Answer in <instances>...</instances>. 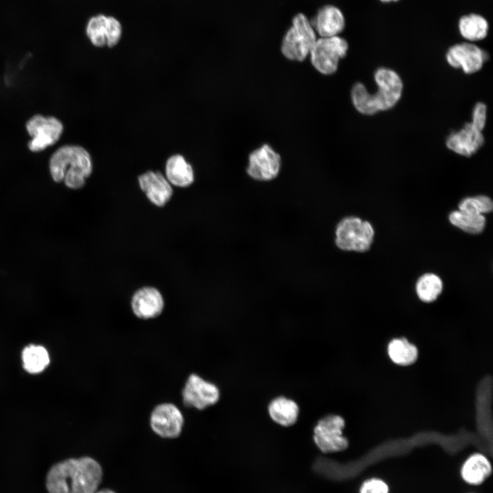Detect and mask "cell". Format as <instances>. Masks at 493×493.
<instances>
[{"label":"cell","mask_w":493,"mask_h":493,"mask_svg":"<svg viewBox=\"0 0 493 493\" xmlns=\"http://www.w3.org/2000/svg\"><path fill=\"white\" fill-rule=\"evenodd\" d=\"M484 142L482 131L468 122L465 123L461 129L448 136L446 145L448 149L458 155L471 157L483 145Z\"/></svg>","instance_id":"obj_16"},{"label":"cell","mask_w":493,"mask_h":493,"mask_svg":"<svg viewBox=\"0 0 493 493\" xmlns=\"http://www.w3.org/2000/svg\"><path fill=\"white\" fill-rule=\"evenodd\" d=\"M26 129L31 137L28 142L29 149L32 152H40L58 141L64 127L62 122L54 116L36 114L27 121Z\"/></svg>","instance_id":"obj_8"},{"label":"cell","mask_w":493,"mask_h":493,"mask_svg":"<svg viewBox=\"0 0 493 493\" xmlns=\"http://www.w3.org/2000/svg\"><path fill=\"white\" fill-rule=\"evenodd\" d=\"M317 38L311 21L304 14L298 13L283 38L281 53L290 60L302 62L309 55Z\"/></svg>","instance_id":"obj_4"},{"label":"cell","mask_w":493,"mask_h":493,"mask_svg":"<svg viewBox=\"0 0 493 493\" xmlns=\"http://www.w3.org/2000/svg\"><path fill=\"white\" fill-rule=\"evenodd\" d=\"M181 396L185 406L203 410L218 401L220 391L213 383L191 374L182 389Z\"/></svg>","instance_id":"obj_10"},{"label":"cell","mask_w":493,"mask_h":493,"mask_svg":"<svg viewBox=\"0 0 493 493\" xmlns=\"http://www.w3.org/2000/svg\"><path fill=\"white\" fill-rule=\"evenodd\" d=\"M443 290L441 278L434 273L421 275L416 283V292L419 299L425 303L435 301Z\"/></svg>","instance_id":"obj_24"},{"label":"cell","mask_w":493,"mask_h":493,"mask_svg":"<svg viewBox=\"0 0 493 493\" xmlns=\"http://www.w3.org/2000/svg\"><path fill=\"white\" fill-rule=\"evenodd\" d=\"M492 466L489 460L479 453L470 456L464 463L461 475L462 479L470 485L482 483L491 474Z\"/></svg>","instance_id":"obj_21"},{"label":"cell","mask_w":493,"mask_h":493,"mask_svg":"<svg viewBox=\"0 0 493 493\" xmlns=\"http://www.w3.org/2000/svg\"><path fill=\"white\" fill-rule=\"evenodd\" d=\"M489 27L488 20L477 13L463 15L458 21L460 35L470 42L485 39L488 34Z\"/></svg>","instance_id":"obj_20"},{"label":"cell","mask_w":493,"mask_h":493,"mask_svg":"<svg viewBox=\"0 0 493 493\" xmlns=\"http://www.w3.org/2000/svg\"><path fill=\"white\" fill-rule=\"evenodd\" d=\"M102 469L90 457L58 462L49 470L46 487L49 493H94L101 483Z\"/></svg>","instance_id":"obj_1"},{"label":"cell","mask_w":493,"mask_h":493,"mask_svg":"<svg viewBox=\"0 0 493 493\" xmlns=\"http://www.w3.org/2000/svg\"><path fill=\"white\" fill-rule=\"evenodd\" d=\"M487 119V106L482 102L475 105L472 110L471 123L478 129L483 131Z\"/></svg>","instance_id":"obj_28"},{"label":"cell","mask_w":493,"mask_h":493,"mask_svg":"<svg viewBox=\"0 0 493 493\" xmlns=\"http://www.w3.org/2000/svg\"><path fill=\"white\" fill-rule=\"evenodd\" d=\"M345 422L338 415L331 414L318 420L314 429V441L323 453H334L345 450L349 446L342 435Z\"/></svg>","instance_id":"obj_7"},{"label":"cell","mask_w":493,"mask_h":493,"mask_svg":"<svg viewBox=\"0 0 493 493\" xmlns=\"http://www.w3.org/2000/svg\"><path fill=\"white\" fill-rule=\"evenodd\" d=\"M131 307L138 318L148 320L159 316L164 308V300L160 291L155 287L144 286L132 295Z\"/></svg>","instance_id":"obj_15"},{"label":"cell","mask_w":493,"mask_h":493,"mask_svg":"<svg viewBox=\"0 0 493 493\" xmlns=\"http://www.w3.org/2000/svg\"><path fill=\"white\" fill-rule=\"evenodd\" d=\"M390 359L399 366H409L414 363L418 357L416 346L404 338L391 340L388 346Z\"/></svg>","instance_id":"obj_23"},{"label":"cell","mask_w":493,"mask_h":493,"mask_svg":"<svg viewBox=\"0 0 493 493\" xmlns=\"http://www.w3.org/2000/svg\"><path fill=\"white\" fill-rule=\"evenodd\" d=\"M374 236V229L368 221L347 216L337 225L335 242L341 250L366 252L371 247Z\"/></svg>","instance_id":"obj_5"},{"label":"cell","mask_w":493,"mask_h":493,"mask_svg":"<svg viewBox=\"0 0 493 493\" xmlns=\"http://www.w3.org/2000/svg\"><path fill=\"white\" fill-rule=\"evenodd\" d=\"M86 34L93 46L112 48L121 40L123 26L116 17L99 14L89 18Z\"/></svg>","instance_id":"obj_9"},{"label":"cell","mask_w":493,"mask_h":493,"mask_svg":"<svg viewBox=\"0 0 493 493\" xmlns=\"http://www.w3.org/2000/svg\"><path fill=\"white\" fill-rule=\"evenodd\" d=\"M21 359L23 368L31 374L42 372L50 362L47 350L43 346L38 344L26 346L23 349Z\"/></svg>","instance_id":"obj_22"},{"label":"cell","mask_w":493,"mask_h":493,"mask_svg":"<svg viewBox=\"0 0 493 493\" xmlns=\"http://www.w3.org/2000/svg\"><path fill=\"white\" fill-rule=\"evenodd\" d=\"M348 50V42L340 36L319 38L309 55L315 69L329 75L336 72L340 60L346 55Z\"/></svg>","instance_id":"obj_6"},{"label":"cell","mask_w":493,"mask_h":493,"mask_svg":"<svg viewBox=\"0 0 493 493\" xmlns=\"http://www.w3.org/2000/svg\"><path fill=\"white\" fill-rule=\"evenodd\" d=\"M49 170L55 181H64L68 188L77 190L84 186L86 179L92 174L93 163L85 148L67 144L53 153L49 160Z\"/></svg>","instance_id":"obj_3"},{"label":"cell","mask_w":493,"mask_h":493,"mask_svg":"<svg viewBox=\"0 0 493 493\" xmlns=\"http://www.w3.org/2000/svg\"><path fill=\"white\" fill-rule=\"evenodd\" d=\"M268 410L270 418L283 427L293 425L296 422L299 413L296 403L285 396H278L272 400Z\"/></svg>","instance_id":"obj_19"},{"label":"cell","mask_w":493,"mask_h":493,"mask_svg":"<svg viewBox=\"0 0 493 493\" xmlns=\"http://www.w3.org/2000/svg\"><path fill=\"white\" fill-rule=\"evenodd\" d=\"M359 493H389V488L381 479L372 478L363 483Z\"/></svg>","instance_id":"obj_27"},{"label":"cell","mask_w":493,"mask_h":493,"mask_svg":"<svg viewBox=\"0 0 493 493\" xmlns=\"http://www.w3.org/2000/svg\"><path fill=\"white\" fill-rule=\"evenodd\" d=\"M374 79L377 91L370 94L362 83L353 85L351 91V101L355 108L364 115H373L381 111L392 108L400 100L403 84L399 75L385 67L376 70Z\"/></svg>","instance_id":"obj_2"},{"label":"cell","mask_w":493,"mask_h":493,"mask_svg":"<svg viewBox=\"0 0 493 493\" xmlns=\"http://www.w3.org/2000/svg\"><path fill=\"white\" fill-rule=\"evenodd\" d=\"M94 493H115V492L110 490L105 489V490H99V491L97 490Z\"/></svg>","instance_id":"obj_29"},{"label":"cell","mask_w":493,"mask_h":493,"mask_svg":"<svg viewBox=\"0 0 493 493\" xmlns=\"http://www.w3.org/2000/svg\"><path fill=\"white\" fill-rule=\"evenodd\" d=\"M184 423L180 409L170 403L156 405L152 410L149 424L153 431L164 438H175L181 433Z\"/></svg>","instance_id":"obj_11"},{"label":"cell","mask_w":493,"mask_h":493,"mask_svg":"<svg viewBox=\"0 0 493 493\" xmlns=\"http://www.w3.org/2000/svg\"><path fill=\"white\" fill-rule=\"evenodd\" d=\"M311 23L320 38L339 36L346 26L343 12L333 5H325L319 8Z\"/></svg>","instance_id":"obj_17"},{"label":"cell","mask_w":493,"mask_h":493,"mask_svg":"<svg viewBox=\"0 0 493 493\" xmlns=\"http://www.w3.org/2000/svg\"><path fill=\"white\" fill-rule=\"evenodd\" d=\"M450 223L455 227L470 234L481 233L486 224L483 214H473L454 210L448 215Z\"/></svg>","instance_id":"obj_25"},{"label":"cell","mask_w":493,"mask_h":493,"mask_svg":"<svg viewBox=\"0 0 493 493\" xmlns=\"http://www.w3.org/2000/svg\"><path fill=\"white\" fill-rule=\"evenodd\" d=\"M487 59L485 51L470 42L455 44L446 53L447 63L454 68H461L466 74L480 71Z\"/></svg>","instance_id":"obj_12"},{"label":"cell","mask_w":493,"mask_h":493,"mask_svg":"<svg viewBox=\"0 0 493 493\" xmlns=\"http://www.w3.org/2000/svg\"><path fill=\"white\" fill-rule=\"evenodd\" d=\"M379 1L383 3H389L397 2L401 0H379Z\"/></svg>","instance_id":"obj_30"},{"label":"cell","mask_w":493,"mask_h":493,"mask_svg":"<svg viewBox=\"0 0 493 493\" xmlns=\"http://www.w3.org/2000/svg\"><path fill=\"white\" fill-rule=\"evenodd\" d=\"M138 182L148 200L157 207L166 205L173 194L172 185L158 170H148L140 175Z\"/></svg>","instance_id":"obj_14"},{"label":"cell","mask_w":493,"mask_h":493,"mask_svg":"<svg viewBox=\"0 0 493 493\" xmlns=\"http://www.w3.org/2000/svg\"><path fill=\"white\" fill-rule=\"evenodd\" d=\"M281 164L279 154L265 144L250 153L246 172L255 180L270 181L278 175Z\"/></svg>","instance_id":"obj_13"},{"label":"cell","mask_w":493,"mask_h":493,"mask_svg":"<svg viewBox=\"0 0 493 493\" xmlns=\"http://www.w3.org/2000/svg\"><path fill=\"white\" fill-rule=\"evenodd\" d=\"M164 175L172 186L187 188L194 181L192 166L181 154L170 155L165 164Z\"/></svg>","instance_id":"obj_18"},{"label":"cell","mask_w":493,"mask_h":493,"mask_svg":"<svg viewBox=\"0 0 493 493\" xmlns=\"http://www.w3.org/2000/svg\"><path fill=\"white\" fill-rule=\"evenodd\" d=\"M458 210L462 212L483 214H488L493 210L492 199L485 195H477L463 199L458 204Z\"/></svg>","instance_id":"obj_26"}]
</instances>
